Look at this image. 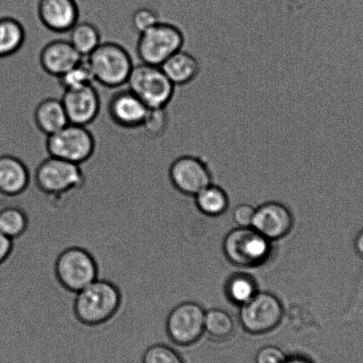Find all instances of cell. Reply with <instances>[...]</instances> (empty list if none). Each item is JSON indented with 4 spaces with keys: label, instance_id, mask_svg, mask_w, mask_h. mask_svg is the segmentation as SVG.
Instances as JSON below:
<instances>
[{
    "label": "cell",
    "instance_id": "obj_26",
    "mask_svg": "<svg viewBox=\"0 0 363 363\" xmlns=\"http://www.w3.org/2000/svg\"><path fill=\"white\" fill-rule=\"evenodd\" d=\"M63 91L75 90L93 84L94 77L86 59L74 66L57 79Z\"/></svg>",
    "mask_w": 363,
    "mask_h": 363
},
{
    "label": "cell",
    "instance_id": "obj_4",
    "mask_svg": "<svg viewBox=\"0 0 363 363\" xmlns=\"http://www.w3.org/2000/svg\"><path fill=\"white\" fill-rule=\"evenodd\" d=\"M126 84L149 108H167L176 87L161 67L143 62L133 67Z\"/></svg>",
    "mask_w": 363,
    "mask_h": 363
},
{
    "label": "cell",
    "instance_id": "obj_7",
    "mask_svg": "<svg viewBox=\"0 0 363 363\" xmlns=\"http://www.w3.org/2000/svg\"><path fill=\"white\" fill-rule=\"evenodd\" d=\"M30 169L31 177L45 193L60 195L79 188L84 182L82 167L60 158L48 156Z\"/></svg>",
    "mask_w": 363,
    "mask_h": 363
},
{
    "label": "cell",
    "instance_id": "obj_32",
    "mask_svg": "<svg viewBox=\"0 0 363 363\" xmlns=\"http://www.w3.org/2000/svg\"><path fill=\"white\" fill-rule=\"evenodd\" d=\"M12 249V239L0 233V264L8 258Z\"/></svg>",
    "mask_w": 363,
    "mask_h": 363
},
{
    "label": "cell",
    "instance_id": "obj_3",
    "mask_svg": "<svg viewBox=\"0 0 363 363\" xmlns=\"http://www.w3.org/2000/svg\"><path fill=\"white\" fill-rule=\"evenodd\" d=\"M48 156L83 165L89 163L96 150V140L87 126L68 124L45 143Z\"/></svg>",
    "mask_w": 363,
    "mask_h": 363
},
{
    "label": "cell",
    "instance_id": "obj_24",
    "mask_svg": "<svg viewBox=\"0 0 363 363\" xmlns=\"http://www.w3.org/2000/svg\"><path fill=\"white\" fill-rule=\"evenodd\" d=\"M235 331V323L229 313L221 309H211L206 312L204 333L214 340L223 341L230 337Z\"/></svg>",
    "mask_w": 363,
    "mask_h": 363
},
{
    "label": "cell",
    "instance_id": "obj_20",
    "mask_svg": "<svg viewBox=\"0 0 363 363\" xmlns=\"http://www.w3.org/2000/svg\"><path fill=\"white\" fill-rule=\"evenodd\" d=\"M26 40V28L19 20L11 16L0 18V58L16 55Z\"/></svg>",
    "mask_w": 363,
    "mask_h": 363
},
{
    "label": "cell",
    "instance_id": "obj_17",
    "mask_svg": "<svg viewBox=\"0 0 363 363\" xmlns=\"http://www.w3.org/2000/svg\"><path fill=\"white\" fill-rule=\"evenodd\" d=\"M30 169L26 161L12 154L0 156V194L18 195L26 189L30 179Z\"/></svg>",
    "mask_w": 363,
    "mask_h": 363
},
{
    "label": "cell",
    "instance_id": "obj_25",
    "mask_svg": "<svg viewBox=\"0 0 363 363\" xmlns=\"http://www.w3.org/2000/svg\"><path fill=\"white\" fill-rule=\"evenodd\" d=\"M27 220L26 215L19 208L6 206L0 209V233L16 238L26 230Z\"/></svg>",
    "mask_w": 363,
    "mask_h": 363
},
{
    "label": "cell",
    "instance_id": "obj_33",
    "mask_svg": "<svg viewBox=\"0 0 363 363\" xmlns=\"http://www.w3.org/2000/svg\"><path fill=\"white\" fill-rule=\"evenodd\" d=\"M354 246L356 253L359 258L363 259V228L356 235L354 242Z\"/></svg>",
    "mask_w": 363,
    "mask_h": 363
},
{
    "label": "cell",
    "instance_id": "obj_12",
    "mask_svg": "<svg viewBox=\"0 0 363 363\" xmlns=\"http://www.w3.org/2000/svg\"><path fill=\"white\" fill-rule=\"evenodd\" d=\"M61 101L70 124L88 126L100 114L101 100L94 84L63 91Z\"/></svg>",
    "mask_w": 363,
    "mask_h": 363
},
{
    "label": "cell",
    "instance_id": "obj_28",
    "mask_svg": "<svg viewBox=\"0 0 363 363\" xmlns=\"http://www.w3.org/2000/svg\"><path fill=\"white\" fill-rule=\"evenodd\" d=\"M140 363H186L177 349L167 344L151 345L144 351Z\"/></svg>",
    "mask_w": 363,
    "mask_h": 363
},
{
    "label": "cell",
    "instance_id": "obj_1",
    "mask_svg": "<svg viewBox=\"0 0 363 363\" xmlns=\"http://www.w3.org/2000/svg\"><path fill=\"white\" fill-rule=\"evenodd\" d=\"M86 59L94 81L101 86L116 89L128 84L135 62L128 49L116 42L101 44Z\"/></svg>",
    "mask_w": 363,
    "mask_h": 363
},
{
    "label": "cell",
    "instance_id": "obj_31",
    "mask_svg": "<svg viewBox=\"0 0 363 363\" xmlns=\"http://www.w3.org/2000/svg\"><path fill=\"white\" fill-rule=\"evenodd\" d=\"M255 210L250 204H240L233 211V220L238 228H252Z\"/></svg>",
    "mask_w": 363,
    "mask_h": 363
},
{
    "label": "cell",
    "instance_id": "obj_9",
    "mask_svg": "<svg viewBox=\"0 0 363 363\" xmlns=\"http://www.w3.org/2000/svg\"><path fill=\"white\" fill-rule=\"evenodd\" d=\"M283 315L284 308L279 298L269 292H258L241 306L239 320L248 333L260 335L279 325Z\"/></svg>",
    "mask_w": 363,
    "mask_h": 363
},
{
    "label": "cell",
    "instance_id": "obj_34",
    "mask_svg": "<svg viewBox=\"0 0 363 363\" xmlns=\"http://www.w3.org/2000/svg\"><path fill=\"white\" fill-rule=\"evenodd\" d=\"M283 363H313L311 359L303 355L286 356Z\"/></svg>",
    "mask_w": 363,
    "mask_h": 363
},
{
    "label": "cell",
    "instance_id": "obj_27",
    "mask_svg": "<svg viewBox=\"0 0 363 363\" xmlns=\"http://www.w3.org/2000/svg\"><path fill=\"white\" fill-rule=\"evenodd\" d=\"M170 125V116L167 108H151L147 109L142 128L146 135L157 139L167 133Z\"/></svg>",
    "mask_w": 363,
    "mask_h": 363
},
{
    "label": "cell",
    "instance_id": "obj_30",
    "mask_svg": "<svg viewBox=\"0 0 363 363\" xmlns=\"http://www.w3.org/2000/svg\"><path fill=\"white\" fill-rule=\"evenodd\" d=\"M286 355L281 349L274 345L260 348L255 355V363H283Z\"/></svg>",
    "mask_w": 363,
    "mask_h": 363
},
{
    "label": "cell",
    "instance_id": "obj_8",
    "mask_svg": "<svg viewBox=\"0 0 363 363\" xmlns=\"http://www.w3.org/2000/svg\"><path fill=\"white\" fill-rule=\"evenodd\" d=\"M206 311L192 301H183L172 310L167 320L169 340L175 347H190L204 333Z\"/></svg>",
    "mask_w": 363,
    "mask_h": 363
},
{
    "label": "cell",
    "instance_id": "obj_23",
    "mask_svg": "<svg viewBox=\"0 0 363 363\" xmlns=\"http://www.w3.org/2000/svg\"><path fill=\"white\" fill-rule=\"evenodd\" d=\"M256 281L246 274H236L225 284V294L231 302L242 306L258 294Z\"/></svg>",
    "mask_w": 363,
    "mask_h": 363
},
{
    "label": "cell",
    "instance_id": "obj_2",
    "mask_svg": "<svg viewBox=\"0 0 363 363\" xmlns=\"http://www.w3.org/2000/svg\"><path fill=\"white\" fill-rule=\"evenodd\" d=\"M120 302L116 288L104 280H95L77 292L75 312L77 318L87 325H96L114 315Z\"/></svg>",
    "mask_w": 363,
    "mask_h": 363
},
{
    "label": "cell",
    "instance_id": "obj_18",
    "mask_svg": "<svg viewBox=\"0 0 363 363\" xmlns=\"http://www.w3.org/2000/svg\"><path fill=\"white\" fill-rule=\"evenodd\" d=\"M33 119L37 128L47 137L69 124L61 99L52 97L38 102L34 109Z\"/></svg>",
    "mask_w": 363,
    "mask_h": 363
},
{
    "label": "cell",
    "instance_id": "obj_14",
    "mask_svg": "<svg viewBox=\"0 0 363 363\" xmlns=\"http://www.w3.org/2000/svg\"><path fill=\"white\" fill-rule=\"evenodd\" d=\"M38 19L55 33H66L79 22L80 9L77 0H38Z\"/></svg>",
    "mask_w": 363,
    "mask_h": 363
},
{
    "label": "cell",
    "instance_id": "obj_29",
    "mask_svg": "<svg viewBox=\"0 0 363 363\" xmlns=\"http://www.w3.org/2000/svg\"><path fill=\"white\" fill-rule=\"evenodd\" d=\"M161 22L156 9L150 6L137 9L132 16V26L137 33L142 34Z\"/></svg>",
    "mask_w": 363,
    "mask_h": 363
},
{
    "label": "cell",
    "instance_id": "obj_11",
    "mask_svg": "<svg viewBox=\"0 0 363 363\" xmlns=\"http://www.w3.org/2000/svg\"><path fill=\"white\" fill-rule=\"evenodd\" d=\"M167 172L174 188L186 196H195L211 184L209 168L199 157L182 156L176 158L169 165Z\"/></svg>",
    "mask_w": 363,
    "mask_h": 363
},
{
    "label": "cell",
    "instance_id": "obj_6",
    "mask_svg": "<svg viewBox=\"0 0 363 363\" xmlns=\"http://www.w3.org/2000/svg\"><path fill=\"white\" fill-rule=\"evenodd\" d=\"M225 258L239 267H255L265 263L271 253L269 240L252 228H238L228 233L223 242Z\"/></svg>",
    "mask_w": 363,
    "mask_h": 363
},
{
    "label": "cell",
    "instance_id": "obj_16",
    "mask_svg": "<svg viewBox=\"0 0 363 363\" xmlns=\"http://www.w3.org/2000/svg\"><path fill=\"white\" fill-rule=\"evenodd\" d=\"M83 59L69 40H55L41 49L40 65L48 75L58 79Z\"/></svg>",
    "mask_w": 363,
    "mask_h": 363
},
{
    "label": "cell",
    "instance_id": "obj_22",
    "mask_svg": "<svg viewBox=\"0 0 363 363\" xmlns=\"http://www.w3.org/2000/svg\"><path fill=\"white\" fill-rule=\"evenodd\" d=\"M194 197L197 209L207 216H220L228 209L227 194L217 186L211 184Z\"/></svg>",
    "mask_w": 363,
    "mask_h": 363
},
{
    "label": "cell",
    "instance_id": "obj_5",
    "mask_svg": "<svg viewBox=\"0 0 363 363\" xmlns=\"http://www.w3.org/2000/svg\"><path fill=\"white\" fill-rule=\"evenodd\" d=\"M185 43L182 31L174 24L160 22L149 30L139 35L136 54L140 62L161 66Z\"/></svg>",
    "mask_w": 363,
    "mask_h": 363
},
{
    "label": "cell",
    "instance_id": "obj_15",
    "mask_svg": "<svg viewBox=\"0 0 363 363\" xmlns=\"http://www.w3.org/2000/svg\"><path fill=\"white\" fill-rule=\"evenodd\" d=\"M292 225L290 210L284 204L270 202L257 208L252 228L271 242L286 236Z\"/></svg>",
    "mask_w": 363,
    "mask_h": 363
},
{
    "label": "cell",
    "instance_id": "obj_21",
    "mask_svg": "<svg viewBox=\"0 0 363 363\" xmlns=\"http://www.w3.org/2000/svg\"><path fill=\"white\" fill-rule=\"evenodd\" d=\"M69 33L70 44L83 58L90 55L102 42L100 30L89 22L79 21Z\"/></svg>",
    "mask_w": 363,
    "mask_h": 363
},
{
    "label": "cell",
    "instance_id": "obj_13",
    "mask_svg": "<svg viewBox=\"0 0 363 363\" xmlns=\"http://www.w3.org/2000/svg\"><path fill=\"white\" fill-rule=\"evenodd\" d=\"M147 109L145 104L128 88L116 91L109 99L108 114L118 128L135 130L142 128Z\"/></svg>",
    "mask_w": 363,
    "mask_h": 363
},
{
    "label": "cell",
    "instance_id": "obj_10",
    "mask_svg": "<svg viewBox=\"0 0 363 363\" xmlns=\"http://www.w3.org/2000/svg\"><path fill=\"white\" fill-rule=\"evenodd\" d=\"M56 274L63 286L79 292L97 280V267L93 257L80 248H70L60 255Z\"/></svg>",
    "mask_w": 363,
    "mask_h": 363
},
{
    "label": "cell",
    "instance_id": "obj_19",
    "mask_svg": "<svg viewBox=\"0 0 363 363\" xmlns=\"http://www.w3.org/2000/svg\"><path fill=\"white\" fill-rule=\"evenodd\" d=\"M160 67L175 86H185L192 82L199 75L200 70L197 60L182 49L172 55Z\"/></svg>",
    "mask_w": 363,
    "mask_h": 363
}]
</instances>
